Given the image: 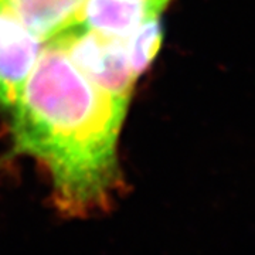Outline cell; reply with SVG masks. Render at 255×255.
Instances as JSON below:
<instances>
[{
	"label": "cell",
	"mask_w": 255,
	"mask_h": 255,
	"mask_svg": "<svg viewBox=\"0 0 255 255\" xmlns=\"http://www.w3.org/2000/svg\"><path fill=\"white\" fill-rule=\"evenodd\" d=\"M44 41L0 0V107L11 110L36 65Z\"/></svg>",
	"instance_id": "obj_3"
},
{
	"label": "cell",
	"mask_w": 255,
	"mask_h": 255,
	"mask_svg": "<svg viewBox=\"0 0 255 255\" xmlns=\"http://www.w3.org/2000/svg\"><path fill=\"white\" fill-rule=\"evenodd\" d=\"M167 4L164 0H84L75 23L124 40L145 20L160 16Z\"/></svg>",
	"instance_id": "obj_4"
},
{
	"label": "cell",
	"mask_w": 255,
	"mask_h": 255,
	"mask_svg": "<svg viewBox=\"0 0 255 255\" xmlns=\"http://www.w3.org/2000/svg\"><path fill=\"white\" fill-rule=\"evenodd\" d=\"M20 21L47 43L75 23L84 0H6Z\"/></svg>",
	"instance_id": "obj_5"
},
{
	"label": "cell",
	"mask_w": 255,
	"mask_h": 255,
	"mask_svg": "<svg viewBox=\"0 0 255 255\" xmlns=\"http://www.w3.org/2000/svg\"><path fill=\"white\" fill-rule=\"evenodd\" d=\"M163 41V28L160 16L145 20L139 27L124 38L128 60L132 73L139 78L153 63Z\"/></svg>",
	"instance_id": "obj_6"
},
{
	"label": "cell",
	"mask_w": 255,
	"mask_h": 255,
	"mask_svg": "<svg viewBox=\"0 0 255 255\" xmlns=\"http://www.w3.org/2000/svg\"><path fill=\"white\" fill-rule=\"evenodd\" d=\"M11 111L14 152L46 167L60 213L78 219L112 207L125 186L117 146L127 114L54 43L47 41Z\"/></svg>",
	"instance_id": "obj_1"
},
{
	"label": "cell",
	"mask_w": 255,
	"mask_h": 255,
	"mask_svg": "<svg viewBox=\"0 0 255 255\" xmlns=\"http://www.w3.org/2000/svg\"><path fill=\"white\" fill-rule=\"evenodd\" d=\"M48 41L60 47L74 65L127 114L137 78L132 73L122 38L74 23Z\"/></svg>",
	"instance_id": "obj_2"
},
{
	"label": "cell",
	"mask_w": 255,
	"mask_h": 255,
	"mask_svg": "<svg viewBox=\"0 0 255 255\" xmlns=\"http://www.w3.org/2000/svg\"><path fill=\"white\" fill-rule=\"evenodd\" d=\"M164 1H167V3H169V1H170V0H164Z\"/></svg>",
	"instance_id": "obj_7"
}]
</instances>
